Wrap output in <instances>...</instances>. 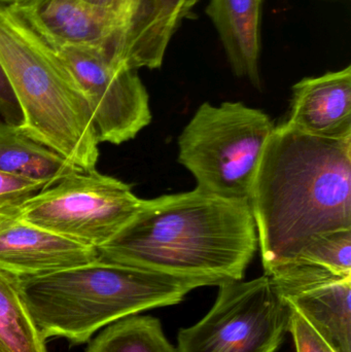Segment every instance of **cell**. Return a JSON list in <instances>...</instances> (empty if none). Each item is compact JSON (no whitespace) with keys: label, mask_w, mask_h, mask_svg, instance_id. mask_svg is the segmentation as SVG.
Here are the masks:
<instances>
[{"label":"cell","mask_w":351,"mask_h":352,"mask_svg":"<svg viewBox=\"0 0 351 352\" xmlns=\"http://www.w3.org/2000/svg\"><path fill=\"white\" fill-rule=\"evenodd\" d=\"M266 276L334 351L351 352V275L288 266Z\"/></svg>","instance_id":"9c48e42d"},{"label":"cell","mask_w":351,"mask_h":352,"mask_svg":"<svg viewBox=\"0 0 351 352\" xmlns=\"http://www.w3.org/2000/svg\"><path fill=\"white\" fill-rule=\"evenodd\" d=\"M185 0H129L115 56L132 69H158L183 21Z\"/></svg>","instance_id":"4fadbf2b"},{"label":"cell","mask_w":351,"mask_h":352,"mask_svg":"<svg viewBox=\"0 0 351 352\" xmlns=\"http://www.w3.org/2000/svg\"><path fill=\"white\" fill-rule=\"evenodd\" d=\"M216 303L181 329L177 352H276L290 328L291 307L269 277L223 283Z\"/></svg>","instance_id":"52a82bcc"},{"label":"cell","mask_w":351,"mask_h":352,"mask_svg":"<svg viewBox=\"0 0 351 352\" xmlns=\"http://www.w3.org/2000/svg\"><path fill=\"white\" fill-rule=\"evenodd\" d=\"M288 332L294 338L297 352H335L303 316L293 307H291Z\"/></svg>","instance_id":"ffe728a7"},{"label":"cell","mask_w":351,"mask_h":352,"mask_svg":"<svg viewBox=\"0 0 351 352\" xmlns=\"http://www.w3.org/2000/svg\"><path fill=\"white\" fill-rule=\"evenodd\" d=\"M0 352H49L18 277L0 269Z\"/></svg>","instance_id":"2e32d148"},{"label":"cell","mask_w":351,"mask_h":352,"mask_svg":"<svg viewBox=\"0 0 351 352\" xmlns=\"http://www.w3.org/2000/svg\"><path fill=\"white\" fill-rule=\"evenodd\" d=\"M47 186L45 182L0 173V212L16 210Z\"/></svg>","instance_id":"d6986e66"},{"label":"cell","mask_w":351,"mask_h":352,"mask_svg":"<svg viewBox=\"0 0 351 352\" xmlns=\"http://www.w3.org/2000/svg\"><path fill=\"white\" fill-rule=\"evenodd\" d=\"M288 266L317 267L342 276L351 275V230L317 236L282 267Z\"/></svg>","instance_id":"ac0fdd59"},{"label":"cell","mask_w":351,"mask_h":352,"mask_svg":"<svg viewBox=\"0 0 351 352\" xmlns=\"http://www.w3.org/2000/svg\"><path fill=\"white\" fill-rule=\"evenodd\" d=\"M8 6L47 45L107 47L115 56L119 24L82 0H24Z\"/></svg>","instance_id":"8fae6325"},{"label":"cell","mask_w":351,"mask_h":352,"mask_svg":"<svg viewBox=\"0 0 351 352\" xmlns=\"http://www.w3.org/2000/svg\"><path fill=\"white\" fill-rule=\"evenodd\" d=\"M0 62L22 111L21 129L76 168H96L100 142L84 93L53 50L1 0Z\"/></svg>","instance_id":"277c9868"},{"label":"cell","mask_w":351,"mask_h":352,"mask_svg":"<svg viewBox=\"0 0 351 352\" xmlns=\"http://www.w3.org/2000/svg\"><path fill=\"white\" fill-rule=\"evenodd\" d=\"M2 213H5V212H0V215H1V214H2Z\"/></svg>","instance_id":"d4e9b609"},{"label":"cell","mask_w":351,"mask_h":352,"mask_svg":"<svg viewBox=\"0 0 351 352\" xmlns=\"http://www.w3.org/2000/svg\"><path fill=\"white\" fill-rule=\"evenodd\" d=\"M258 246L249 200L196 188L144 200L135 217L98 252L106 262L218 287L242 280Z\"/></svg>","instance_id":"7a4b0ae2"},{"label":"cell","mask_w":351,"mask_h":352,"mask_svg":"<svg viewBox=\"0 0 351 352\" xmlns=\"http://www.w3.org/2000/svg\"><path fill=\"white\" fill-rule=\"evenodd\" d=\"M82 1L115 19L119 24L120 34L122 26H123L124 19H125L126 10H127L128 0H82Z\"/></svg>","instance_id":"7402d4cb"},{"label":"cell","mask_w":351,"mask_h":352,"mask_svg":"<svg viewBox=\"0 0 351 352\" xmlns=\"http://www.w3.org/2000/svg\"><path fill=\"white\" fill-rule=\"evenodd\" d=\"M86 352H177L152 316H131L105 327Z\"/></svg>","instance_id":"e0dca14e"},{"label":"cell","mask_w":351,"mask_h":352,"mask_svg":"<svg viewBox=\"0 0 351 352\" xmlns=\"http://www.w3.org/2000/svg\"><path fill=\"white\" fill-rule=\"evenodd\" d=\"M286 123L315 138L351 136V66L297 82Z\"/></svg>","instance_id":"7c38bea8"},{"label":"cell","mask_w":351,"mask_h":352,"mask_svg":"<svg viewBox=\"0 0 351 352\" xmlns=\"http://www.w3.org/2000/svg\"><path fill=\"white\" fill-rule=\"evenodd\" d=\"M49 47L84 93L99 142L124 144L150 125L152 113L146 87L136 70L115 59L111 50Z\"/></svg>","instance_id":"ba28073f"},{"label":"cell","mask_w":351,"mask_h":352,"mask_svg":"<svg viewBox=\"0 0 351 352\" xmlns=\"http://www.w3.org/2000/svg\"><path fill=\"white\" fill-rule=\"evenodd\" d=\"M263 0H210L214 23L232 72L261 90V19Z\"/></svg>","instance_id":"5bb4252c"},{"label":"cell","mask_w":351,"mask_h":352,"mask_svg":"<svg viewBox=\"0 0 351 352\" xmlns=\"http://www.w3.org/2000/svg\"><path fill=\"white\" fill-rule=\"evenodd\" d=\"M23 298L43 338L86 343L97 331L152 308L175 305L206 287L136 267L99 260L34 277H18Z\"/></svg>","instance_id":"3957f363"},{"label":"cell","mask_w":351,"mask_h":352,"mask_svg":"<svg viewBox=\"0 0 351 352\" xmlns=\"http://www.w3.org/2000/svg\"><path fill=\"white\" fill-rule=\"evenodd\" d=\"M74 169L57 153L27 135L20 126L0 121V173L49 186Z\"/></svg>","instance_id":"9a60e30c"},{"label":"cell","mask_w":351,"mask_h":352,"mask_svg":"<svg viewBox=\"0 0 351 352\" xmlns=\"http://www.w3.org/2000/svg\"><path fill=\"white\" fill-rule=\"evenodd\" d=\"M249 202L265 275L317 236L351 230V136L315 138L288 123L274 128Z\"/></svg>","instance_id":"6da1fadb"},{"label":"cell","mask_w":351,"mask_h":352,"mask_svg":"<svg viewBox=\"0 0 351 352\" xmlns=\"http://www.w3.org/2000/svg\"><path fill=\"white\" fill-rule=\"evenodd\" d=\"M99 258L96 248L28 223L16 209L0 215V269L14 276H41Z\"/></svg>","instance_id":"30bf717a"},{"label":"cell","mask_w":351,"mask_h":352,"mask_svg":"<svg viewBox=\"0 0 351 352\" xmlns=\"http://www.w3.org/2000/svg\"><path fill=\"white\" fill-rule=\"evenodd\" d=\"M2 2L6 4L19 3V2L24 1V0H1Z\"/></svg>","instance_id":"cb8c5ba5"},{"label":"cell","mask_w":351,"mask_h":352,"mask_svg":"<svg viewBox=\"0 0 351 352\" xmlns=\"http://www.w3.org/2000/svg\"><path fill=\"white\" fill-rule=\"evenodd\" d=\"M199 1L200 0H185V3H183V20L191 16V14H193L192 10H193V8H195L196 4H197Z\"/></svg>","instance_id":"603a6c76"},{"label":"cell","mask_w":351,"mask_h":352,"mask_svg":"<svg viewBox=\"0 0 351 352\" xmlns=\"http://www.w3.org/2000/svg\"><path fill=\"white\" fill-rule=\"evenodd\" d=\"M0 115L3 121L8 123L16 126L22 125V111L1 62H0Z\"/></svg>","instance_id":"44dd1931"},{"label":"cell","mask_w":351,"mask_h":352,"mask_svg":"<svg viewBox=\"0 0 351 352\" xmlns=\"http://www.w3.org/2000/svg\"><path fill=\"white\" fill-rule=\"evenodd\" d=\"M131 186L96 168H76L16 208L33 225L98 250L139 210Z\"/></svg>","instance_id":"8992f818"},{"label":"cell","mask_w":351,"mask_h":352,"mask_svg":"<svg viewBox=\"0 0 351 352\" xmlns=\"http://www.w3.org/2000/svg\"><path fill=\"white\" fill-rule=\"evenodd\" d=\"M273 122L241 102L200 105L179 138V162L197 188L228 199L249 200Z\"/></svg>","instance_id":"5b68a950"}]
</instances>
